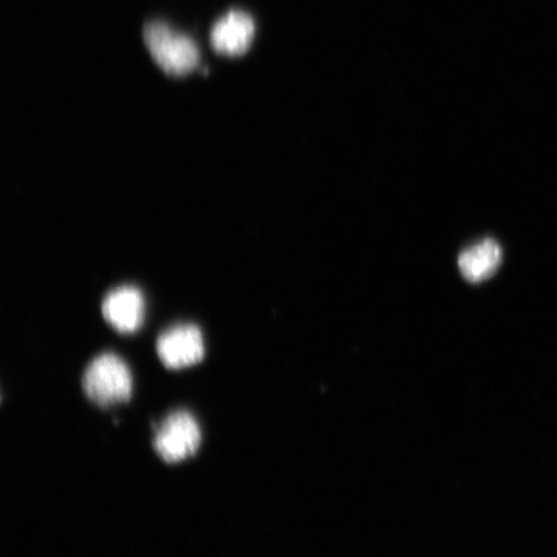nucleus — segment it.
I'll list each match as a JSON object with an SVG mask.
<instances>
[{
  "label": "nucleus",
  "mask_w": 557,
  "mask_h": 557,
  "mask_svg": "<svg viewBox=\"0 0 557 557\" xmlns=\"http://www.w3.org/2000/svg\"><path fill=\"white\" fill-rule=\"evenodd\" d=\"M83 389L96 406L110 408L131 399L134 379L128 366L117 355L102 354L87 367Z\"/></svg>",
  "instance_id": "f257e3e1"
},
{
  "label": "nucleus",
  "mask_w": 557,
  "mask_h": 557,
  "mask_svg": "<svg viewBox=\"0 0 557 557\" xmlns=\"http://www.w3.org/2000/svg\"><path fill=\"white\" fill-rule=\"evenodd\" d=\"M146 47L164 73L184 76L197 69L200 53L187 35L174 32L164 23H150L144 32Z\"/></svg>",
  "instance_id": "f03ea898"
},
{
  "label": "nucleus",
  "mask_w": 557,
  "mask_h": 557,
  "mask_svg": "<svg viewBox=\"0 0 557 557\" xmlns=\"http://www.w3.org/2000/svg\"><path fill=\"white\" fill-rule=\"evenodd\" d=\"M201 431L195 417L186 410H176L164 418L157 429L154 449L166 463H178L198 451Z\"/></svg>",
  "instance_id": "7ed1b4c3"
},
{
  "label": "nucleus",
  "mask_w": 557,
  "mask_h": 557,
  "mask_svg": "<svg viewBox=\"0 0 557 557\" xmlns=\"http://www.w3.org/2000/svg\"><path fill=\"white\" fill-rule=\"evenodd\" d=\"M157 352L163 366L173 371L200 363L206 355L205 338L194 324H178L160 334Z\"/></svg>",
  "instance_id": "20e7f679"
},
{
  "label": "nucleus",
  "mask_w": 557,
  "mask_h": 557,
  "mask_svg": "<svg viewBox=\"0 0 557 557\" xmlns=\"http://www.w3.org/2000/svg\"><path fill=\"white\" fill-rule=\"evenodd\" d=\"M102 315L113 329L123 334L135 333L145 320L143 292L132 285L111 290L102 302Z\"/></svg>",
  "instance_id": "39448f33"
},
{
  "label": "nucleus",
  "mask_w": 557,
  "mask_h": 557,
  "mask_svg": "<svg viewBox=\"0 0 557 557\" xmlns=\"http://www.w3.org/2000/svg\"><path fill=\"white\" fill-rule=\"evenodd\" d=\"M255 23L246 12L233 11L220 18L211 32L215 52L236 58L246 53L255 38Z\"/></svg>",
  "instance_id": "423d86ee"
},
{
  "label": "nucleus",
  "mask_w": 557,
  "mask_h": 557,
  "mask_svg": "<svg viewBox=\"0 0 557 557\" xmlns=\"http://www.w3.org/2000/svg\"><path fill=\"white\" fill-rule=\"evenodd\" d=\"M503 249L493 239H485L463 250L458 259V267L465 278L479 283L496 273L503 262Z\"/></svg>",
  "instance_id": "0eeeda50"
}]
</instances>
